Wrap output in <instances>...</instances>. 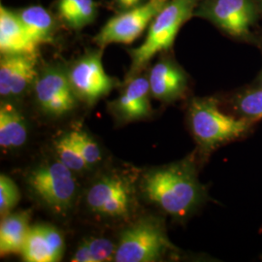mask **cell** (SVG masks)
Listing matches in <instances>:
<instances>
[{"instance_id": "9c48e42d", "label": "cell", "mask_w": 262, "mask_h": 262, "mask_svg": "<svg viewBox=\"0 0 262 262\" xmlns=\"http://www.w3.org/2000/svg\"><path fill=\"white\" fill-rule=\"evenodd\" d=\"M194 16L211 21L231 36L250 33L256 19L253 0H201Z\"/></svg>"}, {"instance_id": "cb8c5ba5", "label": "cell", "mask_w": 262, "mask_h": 262, "mask_svg": "<svg viewBox=\"0 0 262 262\" xmlns=\"http://www.w3.org/2000/svg\"><path fill=\"white\" fill-rule=\"evenodd\" d=\"M86 243L94 262L115 260L117 246L112 241L104 238H94L88 240Z\"/></svg>"}, {"instance_id": "7402d4cb", "label": "cell", "mask_w": 262, "mask_h": 262, "mask_svg": "<svg viewBox=\"0 0 262 262\" xmlns=\"http://www.w3.org/2000/svg\"><path fill=\"white\" fill-rule=\"evenodd\" d=\"M70 135L75 142L77 148L80 150L85 162L90 165H94L101 159V151L95 141L84 131H71Z\"/></svg>"}, {"instance_id": "44dd1931", "label": "cell", "mask_w": 262, "mask_h": 262, "mask_svg": "<svg viewBox=\"0 0 262 262\" xmlns=\"http://www.w3.org/2000/svg\"><path fill=\"white\" fill-rule=\"evenodd\" d=\"M235 110L242 118L262 120V89H254L238 94L233 101Z\"/></svg>"}, {"instance_id": "3957f363", "label": "cell", "mask_w": 262, "mask_h": 262, "mask_svg": "<svg viewBox=\"0 0 262 262\" xmlns=\"http://www.w3.org/2000/svg\"><path fill=\"white\" fill-rule=\"evenodd\" d=\"M190 130L204 152L243 136L251 128L253 121L233 117L223 112L215 99L195 98L188 109Z\"/></svg>"}, {"instance_id": "d6986e66", "label": "cell", "mask_w": 262, "mask_h": 262, "mask_svg": "<svg viewBox=\"0 0 262 262\" xmlns=\"http://www.w3.org/2000/svg\"><path fill=\"white\" fill-rule=\"evenodd\" d=\"M28 137L27 124L21 114L9 103L0 107V146L2 149L21 147Z\"/></svg>"}, {"instance_id": "ffe728a7", "label": "cell", "mask_w": 262, "mask_h": 262, "mask_svg": "<svg viewBox=\"0 0 262 262\" xmlns=\"http://www.w3.org/2000/svg\"><path fill=\"white\" fill-rule=\"evenodd\" d=\"M57 160L63 163L66 167L73 172H80L89 167L80 150L77 148L75 142L72 139L70 132L63 134L55 143Z\"/></svg>"}, {"instance_id": "e0dca14e", "label": "cell", "mask_w": 262, "mask_h": 262, "mask_svg": "<svg viewBox=\"0 0 262 262\" xmlns=\"http://www.w3.org/2000/svg\"><path fill=\"white\" fill-rule=\"evenodd\" d=\"M99 5L95 0H56V17L66 28L79 32L94 24Z\"/></svg>"}, {"instance_id": "603a6c76", "label": "cell", "mask_w": 262, "mask_h": 262, "mask_svg": "<svg viewBox=\"0 0 262 262\" xmlns=\"http://www.w3.org/2000/svg\"><path fill=\"white\" fill-rule=\"evenodd\" d=\"M20 194L15 182L8 176L0 175V214L8 215L19 203Z\"/></svg>"}, {"instance_id": "30bf717a", "label": "cell", "mask_w": 262, "mask_h": 262, "mask_svg": "<svg viewBox=\"0 0 262 262\" xmlns=\"http://www.w3.org/2000/svg\"><path fill=\"white\" fill-rule=\"evenodd\" d=\"M133 188L127 179L108 175L94 182L88 189L85 200L97 215L110 219H125L133 207Z\"/></svg>"}, {"instance_id": "ba28073f", "label": "cell", "mask_w": 262, "mask_h": 262, "mask_svg": "<svg viewBox=\"0 0 262 262\" xmlns=\"http://www.w3.org/2000/svg\"><path fill=\"white\" fill-rule=\"evenodd\" d=\"M32 88L38 106L52 117H61L71 112L79 99L70 84L66 67L60 64H50L39 69Z\"/></svg>"}, {"instance_id": "8992f818", "label": "cell", "mask_w": 262, "mask_h": 262, "mask_svg": "<svg viewBox=\"0 0 262 262\" xmlns=\"http://www.w3.org/2000/svg\"><path fill=\"white\" fill-rule=\"evenodd\" d=\"M104 49L86 52L66 67L70 84L77 97L88 105H94L110 94L120 82L108 75L102 64Z\"/></svg>"}, {"instance_id": "4316f807", "label": "cell", "mask_w": 262, "mask_h": 262, "mask_svg": "<svg viewBox=\"0 0 262 262\" xmlns=\"http://www.w3.org/2000/svg\"><path fill=\"white\" fill-rule=\"evenodd\" d=\"M258 88L262 89V72L261 75H260V79H259V86H258Z\"/></svg>"}, {"instance_id": "9a60e30c", "label": "cell", "mask_w": 262, "mask_h": 262, "mask_svg": "<svg viewBox=\"0 0 262 262\" xmlns=\"http://www.w3.org/2000/svg\"><path fill=\"white\" fill-rule=\"evenodd\" d=\"M38 46L29 38L15 10L0 7V52L5 54H38Z\"/></svg>"}, {"instance_id": "83f0119b", "label": "cell", "mask_w": 262, "mask_h": 262, "mask_svg": "<svg viewBox=\"0 0 262 262\" xmlns=\"http://www.w3.org/2000/svg\"><path fill=\"white\" fill-rule=\"evenodd\" d=\"M260 2H261V4H262V0H260Z\"/></svg>"}, {"instance_id": "5bb4252c", "label": "cell", "mask_w": 262, "mask_h": 262, "mask_svg": "<svg viewBox=\"0 0 262 262\" xmlns=\"http://www.w3.org/2000/svg\"><path fill=\"white\" fill-rule=\"evenodd\" d=\"M150 95L148 77H132L127 79L122 94L113 102V109L125 122L143 120L150 115Z\"/></svg>"}, {"instance_id": "2e32d148", "label": "cell", "mask_w": 262, "mask_h": 262, "mask_svg": "<svg viewBox=\"0 0 262 262\" xmlns=\"http://www.w3.org/2000/svg\"><path fill=\"white\" fill-rule=\"evenodd\" d=\"M29 38L37 45L53 43L58 26L57 17L40 5H30L15 10Z\"/></svg>"}, {"instance_id": "7a4b0ae2", "label": "cell", "mask_w": 262, "mask_h": 262, "mask_svg": "<svg viewBox=\"0 0 262 262\" xmlns=\"http://www.w3.org/2000/svg\"><path fill=\"white\" fill-rule=\"evenodd\" d=\"M201 0H169L147 29V35L139 47L130 49L131 64L126 80L140 75L151 58L173 46L179 30L194 12Z\"/></svg>"}, {"instance_id": "277c9868", "label": "cell", "mask_w": 262, "mask_h": 262, "mask_svg": "<svg viewBox=\"0 0 262 262\" xmlns=\"http://www.w3.org/2000/svg\"><path fill=\"white\" fill-rule=\"evenodd\" d=\"M173 250L175 248L159 219L143 217L122 232L114 261H159Z\"/></svg>"}, {"instance_id": "5b68a950", "label": "cell", "mask_w": 262, "mask_h": 262, "mask_svg": "<svg viewBox=\"0 0 262 262\" xmlns=\"http://www.w3.org/2000/svg\"><path fill=\"white\" fill-rule=\"evenodd\" d=\"M28 187L44 206L56 215H66L77 191L73 171L59 160L38 166L28 174Z\"/></svg>"}, {"instance_id": "52a82bcc", "label": "cell", "mask_w": 262, "mask_h": 262, "mask_svg": "<svg viewBox=\"0 0 262 262\" xmlns=\"http://www.w3.org/2000/svg\"><path fill=\"white\" fill-rule=\"evenodd\" d=\"M169 0H146L139 6L123 12L108 19L99 32L94 37L98 48L105 49L110 44L133 43L150 27Z\"/></svg>"}, {"instance_id": "484cf974", "label": "cell", "mask_w": 262, "mask_h": 262, "mask_svg": "<svg viewBox=\"0 0 262 262\" xmlns=\"http://www.w3.org/2000/svg\"><path fill=\"white\" fill-rule=\"evenodd\" d=\"M115 8L119 12H123L126 10L134 8L144 3L146 0H111Z\"/></svg>"}, {"instance_id": "d4e9b609", "label": "cell", "mask_w": 262, "mask_h": 262, "mask_svg": "<svg viewBox=\"0 0 262 262\" xmlns=\"http://www.w3.org/2000/svg\"><path fill=\"white\" fill-rule=\"evenodd\" d=\"M73 262H94V258L92 256V253L90 251L89 245L85 242L80 244V246L78 247L75 254L72 258Z\"/></svg>"}, {"instance_id": "8fae6325", "label": "cell", "mask_w": 262, "mask_h": 262, "mask_svg": "<svg viewBox=\"0 0 262 262\" xmlns=\"http://www.w3.org/2000/svg\"><path fill=\"white\" fill-rule=\"evenodd\" d=\"M38 54H5L0 58V95L23 96L37 78Z\"/></svg>"}, {"instance_id": "6da1fadb", "label": "cell", "mask_w": 262, "mask_h": 262, "mask_svg": "<svg viewBox=\"0 0 262 262\" xmlns=\"http://www.w3.org/2000/svg\"><path fill=\"white\" fill-rule=\"evenodd\" d=\"M141 190L149 202L177 219L190 215L205 196L189 159L151 170L143 177Z\"/></svg>"}, {"instance_id": "4fadbf2b", "label": "cell", "mask_w": 262, "mask_h": 262, "mask_svg": "<svg viewBox=\"0 0 262 262\" xmlns=\"http://www.w3.org/2000/svg\"><path fill=\"white\" fill-rule=\"evenodd\" d=\"M63 252L64 240L56 227L38 225L30 227L21 255L25 261L57 262Z\"/></svg>"}, {"instance_id": "7c38bea8", "label": "cell", "mask_w": 262, "mask_h": 262, "mask_svg": "<svg viewBox=\"0 0 262 262\" xmlns=\"http://www.w3.org/2000/svg\"><path fill=\"white\" fill-rule=\"evenodd\" d=\"M150 94L162 102H172L187 91V78L185 70L169 58L159 60L148 74Z\"/></svg>"}, {"instance_id": "ac0fdd59", "label": "cell", "mask_w": 262, "mask_h": 262, "mask_svg": "<svg viewBox=\"0 0 262 262\" xmlns=\"http://www.w3.org/2000/svg\"><path fill=\"white\" fill-rule=\"evenodd\" d=\"M28 223V212L4 215L0 224L1 257L21 253L30 229Z\"/></svg>"}]
</instances>
